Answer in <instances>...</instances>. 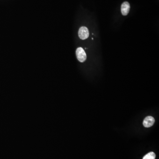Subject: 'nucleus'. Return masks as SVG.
Returning <instances> with one entry per match:
<instances>
[{
    "label": "nucleus",
    "instance_id": "obj_1",
    "mask_svg": "<svg viewBox=\"0 0 159 159\" xmlns=\"http://www.w3.org/2000/svg\"><path fill=\"white\" fill-rule=\"evenodd\" d=\"M76 56L77 59L81 62L86 61L87 58V55L84 49L81 47H79L76 50Z\"/></svg>",
    "mask_w": 159,
    "mask_h": 159
},
{
    "label": "nucleus",
    "instance_id": "obj_2",
    "mask_svg": "<svg viewBox=\"0 0 159 159\" xmlns=\"http://www.w3.org/2000/svg\"><path fill=\"white\" fill-rule=\"evenodd\" d=\"M79 38L82 40H85L88 38L89 36V31L86 27H82L80 28L78 31Z\"/></svg>",
    "mask_w": 159,
    "mask_h": 159
},
{
    "label": "nucleus",
    "instance_id": "obj_3",
    "mask_svg": "<svg viewBox=\"0 0 159 159\" xmlns=\"http://www.w3.org/2000/svg\"><path fill=\"white\" fill-rule=\"evenodd\" d=\"M154 123V118L153 117L149 116L146 117L145 118L143 122V124L145 127L148 128L153 126Z\"/></svg>",
    "mask_w": 159,
    "mask_h": 159
},
{
    "label": "nucleus",
    "instance_id": "obj_4",
    "mask_svg": "<svg viewBox=\"0 0 159 159\" xmlns=\"http://www.w3.org/2000/svg\"><path fill=\"white\" fill-rule=\"evenodd\" d=\"M121 10L123 15H127L130 10V5L129 2L127 1L123 2L121 6Z\"/></svg>",
    "mask_w": 159,
    "mask_h": 159
},
{
    "label": "nucleus",
    "instance_id": "obj_5",
    "mask_svg": "<svg viewBox=\"0 0 159 159\" xmlns=\"http://www.w3.org/2000/svg\"><path fill=\"white\" fill-rule=\"evenodd\" d=\"M155 154L153 152H150L143 157V159H155Z\"/></svg>",
    "mask_w": 159,
    "mask_h": 159
}]
</instances>
